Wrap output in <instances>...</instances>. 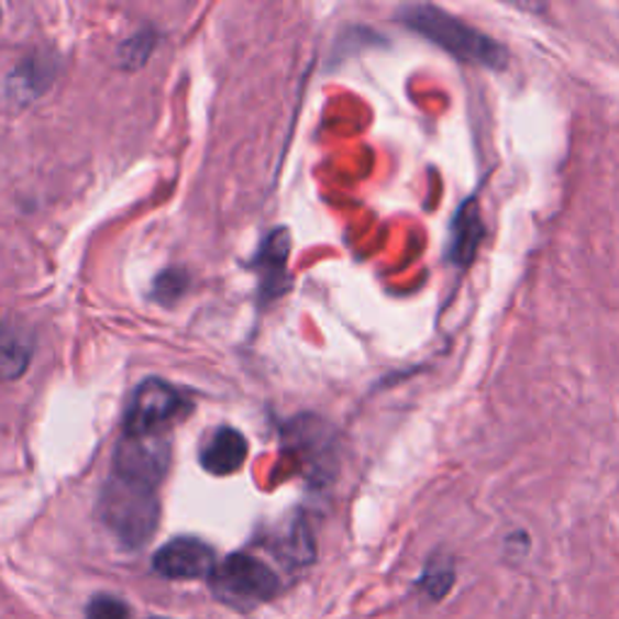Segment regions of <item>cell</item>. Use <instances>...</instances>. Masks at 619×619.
Wrapping results in <instances>:
<instances>
[{
	"instance_id": "obj_7",
	"label": "cell",
	"mask_w": 619,
	"mask_h": 619,
	"mask_svg": "<svg viewBox=\"0 0 619 619\" xmlns=\"http://www.w3.org/2000/svg\"><path fill=\"white\" fill-rule=\"evenodd\" d=\"M484 240V223H482V211L475 199L465 201L457 209L455 221L451 225V245H447V259L453 264L467 266L475 259V254Z\"/></svg>"
},
{
	"instance_id": "obj_10",
	"label": "cell",
	"mask_w": 619,
	"mask_h": 619,
	"mask_svg": "<svg viewBox=\"0 0 619 619\" xmlns=\"http://www.w3.org/2000/svg\"><path fill=\"white\" fill-rule=\"evenodd\" d=\"M455 586V568L451 560H443V556H435L423 568V576L419 581V588L427 593L431 600H443L447 593Z\"/></svg>"
},
{
	"instance_id": "obj_4",
	"label": "cell",
	"mask_w": 619,
	"mask_h": 619,
	"mask_svg": "<svg viewBox=\"0 0 619 619\" xmlns=\"http://www.w3.org/2000/svg\"><path fill=\"white\" fill-rule=\"evenodd\" d=\"M181 409H185V397H181L173 385L157 378H148L139 385V390L131 397L124 433H165L169 421H173Z\"/></svg>"
},
{
	"instance_id": "obj_2",
	"label": "cell",
	"mask_w": 619,
	"mask_h": 619,
	"mask_svg": "<svg viewBox=\"0 0 619 619\" xmlns=\"http://www.w3.org/2000/svg\"><path fill=\"white\" fill-rule=\"evenodd\" d=\"M97 511H100L107 530L131 550L143 548L155 535L157 523H161L157 489L148 487V484L119 477L114 472L104 484Z\"/></svg>"
},
{
	"instance_id": "obj_8",
	"label": "cell",
	"mask_w": 619,
	"mask_h": 619,
	"mask_svg": "<svg viewBox=\"0 0 619 619\" xmlns=\"http://www.w3.org/2000/svg\"><path fill=\"white\" fill-rule=\"evenodd\" d=\"M247 441L240 431L223 427L218 429L213 439L206 443L201 453V467L215 477H228L245 465Z\"/></svg>"
},
{
	"instance_id": "obj_5",
	"label": "cell",
	"mask_w": 619,
	"mask_h": 619,
	"mask_svg": "<svg viewBox=\"0 0 619 619\" xmlns=\"http://www.w3.org/2000/svg\"><path fill=\"white\" fill-rule=\"evenodd\" d=\"M169 467V439L165 433L126 435L114 453V475L155 487Z\"/></svg>"
},
{
	"instance_id": "obj_6",
	"label": "cell",
	"mask_w": 619,
	"mask_h": 619,
	"mask_svg": "<svg viewBox=\"0 0 619 619\" xmlns=\"http://www.w3.org/2000/svg\"><path fill=\"white\" fill-rule=\"evenodd\" d=\"M215 554L209 544L197 538H175L153 556V568L165 578L194 581L213 576Z\"/></svg>"
},
{
	"instance_id": "obj_9",
	"label": "cell",
	"mask_w": 619,
	"mask_h": 619,
	"mask_svg": "<svg viewBox=\"0 0 619 619\" xmlns=\"http://www.w3.org/2000/svg\"><path fill=\"white\" fill-rule=\"evenodd\" d=\"M32 334L15 320L0 322V383H12L27 373L32 363Z\"/></svg>"
},
{
	"instance_id": "obj_3",
	"label": "cell",
	"mask_w": 619,
	"mask_h": 619,
	"mask_svg": "<svg viewBox=\"0 0 619 619\" xmlns=\"http://www.w3.org/2000/svg\"><path fill=\"white\" fill-rule=\"evenodd\" d=\"M213 590L233 605H254L272 600L278 593V578L262 560L245 552L230 554L215 566Z\"/></svg>"
},
{
	"instance_id": "obj_1",
	"label": "cell",
	"mask_w": 619,
	"mask_h": 619,
	"mask_svg": "<svg viewBox=\"0 0 619 619\" xmlns=\"http://www.w3.org/2000/svg\"><path fill=\"white\" fill-rule=\"evenodd\" d=\"M411 32L421 34L443 52L455 56L465 64H475L484 68H504L506 52L499 42H494L489 34L472 27L469 22L435 5H409L399 12Z\"/></svg>"
},
{
	"instance_id": "obj_14",
	"label": "cell",
	"mask_w": 619,
	"mask_h": 619,
	"mask_svg": "<svg viewBox=\"0 0 619 619\" xmlns=\"http://www.w3.org/2000/svg\"><path fill=\"white\" fill-rule=\"evenodd\" d=\"M187 288V276L179 272H165L155 281V298L161 302H175Z\"/></svg>"
},
{
	"instance_id": "obj_12",
	"label": "cell",
	"mask_w": 619,
	"mask_h": 619,
	"mask_svg": "<svg viewBox=\"0 0 619 619\" xmlns=\"http://www.w3.org/2000/svg\"><path fill=\"white\" fill-rule=\"evenodd\" d=\"M153 46H155V34L153 32H141L136 36H131V40H126V44L121 46V54H119L121 64H124L126 68L143 66L145 60H148Z\"/></svg>"
},
{
	"instance_id": "obj_11",
	"label": "cell",
	"mask_w": 619,
	"mask_h": 619,
	"mask_svg": "<svg viewBox=\"0 0 619 619\" xmlns=\"http://www.w3.org/2000/svg\"><path fill=\"white\" fill-rule=\"evenodd\" d=\"M286 259H288V235H286V230H276V233L264 242L262 254H259L262 274L266 278L269 276L281 278Z\"/></svg>"
},
{
	"instance_id": "obj_13",
	"label": "cell",
	"mask_w": 619,
	"mask_h": 619,
	"mask_svg": "<svg viewBox=\"0 0 619 619\" xmlns=\"http://www.w3.org/2000/svg\"><path fill=\"white\" fill-rule=\"evenodd\" d=\"M85 619H129V608L114 596H95L85 608Z\"/></svg>"
}]
</instances>
